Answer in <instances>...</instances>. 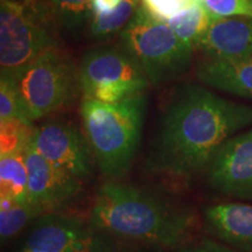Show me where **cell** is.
<instances>
[{"mask_svg":"<svg viewBox=\"0 0 252 252\" xmlns=\"http://www.w3.org/2000/svg\"><path fill=\"white\" fill-rule=\"evenodd\" d=\"M252 125V106L220 97L197 86L179 91L160 122L152 168L173 179L190 180L207 171L217 151Z\"/></svg>","mask_w":252,"mask_h":252,"instance_id":"6da1fadb","label":"cell"},{"mask_svg":"<svg viewBox=\"0 0 252 252\" xmlns=\"http://www.w3.org/2000/svg\"><path fill=\"white\" fill-rule=\"evenodd\" d=\"M90 225L99 234L154 249L181 248L195 225L189 209L138 186L109 180L94 195Z\"/></svg>","mask_w":252,"mask_h":252,"instance_id":"7a4b0ae2","label":"cell"},{"mask_svg":"<svg viewBox=\"0 0 252 252\" xmlns=\"http://www.w3.org/2000/svg\"><path fill=\"white\" fill-rule=\"evenodd\" d=\"M146 94H135L117 103L82 97L80 115L99 171L117 180L131 169L143 134Z\"/></svg>","mask_w":252,"mask_h":252,"instance_id":"3957f363","label":"cell"},{"mask_svg":"<svg viewBox=\"0 0 252 252\" xmlns=\"http://www.w3.org/2000/svg\"><path fill=\"white\" fill-rule=\"evenodd\" d=\"M11 80L33 123L69 108L82 94L80 68L59 45L45 50Z\"/></svg>","mask_w":252,"mask_h":252,"instance_id":"277c9868","label":"cell"},{"mask_svg":"<svg viewBox=\"0 0 252 252\" xmlns=\"http://www.w3.org/2000/svg\"><path fill=\"white\" fill-rule=\"evenodd\" d=\"M50 7L0 0V69L14 78L50 47L59 45Z\"/></svg>","mask_w":252,"mask_h":252,"instance_id":"5b68a950","label":"cell"},{"mask_svg":"<svg viewBox=\"0 0 252 252\" xmlns=\"http://www.w3.org/2000/svg\"><path fill=\"white\" fill-rule=\"evenodd\" d=\"M121 39L122 46L154 86L180 76L193 59L194 49L186 45L167 23L152 18L141 6L121 33Z\"/></svg>","mask_w":252,"mask_h":252,"instance_id":"8992f818","label":"cell"},{"mask_svg":"<svg viewBox=\"0 0 252 252\" xmlns=\"http://www.w3.org/2000/svg\"><path fill=\"white\" fill-rule=\"evenodd\" d=\"M78 68L82 97L102 103L121 102L150 86L143 69L122 45L89 50Z\"/></svg>","mask_w":252,"mask_h":252,"instance_id":"52a82bcc","label":"cell"},{"mask_svg":"<svg viewBox=\"0 0 252 252\" xmlns=\"http://www.w3.org/2000/svg\"><path fill=\"white\" fill-rule=\"evenodd\" d=\"M31 144L48 161L82 181L94 174L96 165L84 131L67 119H54L34 127Z\"/></svg>","mask_w":252,"mask_h":252,"instance_id":"ba28073f","label":"cell"},{"mask_svg":"<svg viewBox=\"0 0 252 252\" xmlns=\"http://www.w3.org/2000/svg\"><path fill=\"white\" fill-rule=\"evenodd\" d=\"M24 250L34 252H108L104 235L80 219L47 213L32 223Z\"/></svg>","mask_w":252,"mask_h":252,"instance_id":"9c48e42d","label":"cell"},{"mask_svg":"<svg viewBox=\"0 0 252 252\" xmlns=\"http://www.w3.org/2000/svg\"><path fill=\"white\" fill-rule=\"evenodd\" d=\"M206 174L215 190L252 201V128L225 141L214 156Z\"/></svg>","mask_w":252,"mask_h":252,"instance_id":"30bf717a","label":"cell"},{"mask_svg":"<svg viewBox=\"0 0 252 252\" xmlns=\"http://www.w3.org/2000/svg\"><path fill=\"white\" fill-rule=\"evenodd\" d=\"M28 171V202L47 213L59 212L76 198L83 181L43 158L33 145L26 147Z\"/></svg>","mask_w":252,"mask_h":252,"instance_id":"8fae6325","label":"cell"},{"mask_svg":"<svg viewBox=\"0 0 252 252\" xmlns=\"http://www.w3.org/2000/svg\"><path fill=\"white\" fill-rule=\"evenodd\" d=\"M196 49L212 60L251 58L252 18H213Z\"/></svg>","mask_w":252,"mask_h":252,"instance_id":"7c38bea8","label":"cell"},{"mask_svg":"<svg viewBox=\"0 0 252 252\" xmlns=\"http://www.w3.org/2000/svg\"><path fill=\"white\" fill-rule=\"evenodd\" d=\"M208 229L230 247L252 252V206L245 203H220L204 212Z\"/></svg>","mask_w":252,"mask_h":252,"instance_id":"4fadbf2b","label":"cell"},{"mask_svg":"<svg viewBox=\"0 0 252 252\" xmlns=\"http://www.w3.org/2000/svg\"><path fill=\"white\" fill-rule=\"evenodd\" d=\"M196 76L214 89L252 99V56L241 60L206 59L197 64Z\"/></svg>","mask_w":252,"mask_h":252,"instance_id":"5bb4252c","label":"cell"},{"mask_svg":"<svg viewBox=\"0 0 252 252\" xmlns=\"http://www.w3.org/2000/svg\"><path fill=\"white\" fill-rule=\"evenodd\" d=\"M26 147L1 150L0 198L9 200L14 203L28 202Z\"/></svg>","mask_w":252,"mask_h":252,"instance_id":"9a60e30c","label":"cell"},{"mask_svg":"<svg viewBox=\"0 0 252 252\" xmlns=\"http://www.w3.org/2000/svg\"><path fill=\"white\" fill-rule=\"evenodd\" d=\"M212 19L202 5L196 4L167 21V25L186 45L195 50Z\"/></svg>","mask_w":252,"mask_h":252,"instance_id":"2e32d148","label":"cell"},{"mask_svg":"<svg viewBox=\"0 0 252 252\" xmlns=\"http://www.w3.org/2000/svg\"><path fill=\"white\" fill-rule=\"evenodd\" d=\"M140 7V0H123L112 12L105 14L93 15L90 23L91 34L98 40L112 37L125 30L134 18L138 8Z\"/></svg>","mask_w":252,"mask_h":252,"instance_id":"e0dca14e","label":"cell"},{"mask_svg":"<svg viewBox=\"0 0 252 252\" xmlns=\"http://www.w3.org/2000/svg\"><path fill=\"white\" fill-rule=\"evenodd\" d=\"M47 212L30 202L12 203L0 208V238L2 243L17 236L25 226L33 223Z\"/></svg>","mask_w":252,"mask_h":252,"instance_id":"ac0fdd59","label":"cell"},{"mask_svg":"<svg viewBox=\"0 0 252 252\" xmlns=\"http://www.w3.org/2000/svg\"><path fill=\"white\" fill-rule=\"evenodd\" d=\"M56 26L72 31L88 21L91 11V0H48Z\"/></svg>","mask_w":252,"mask_h":252,"instance_id":"d6986e66","label":"cell"},{"mask_svg":"<svg viewBox=\"0 0 252 252\" xmlns=\"http://www.w3.org/2000/svg\"><path fill=\"white\" fill-rule=\"evenodd\" d=\"M11 122L33 125L14 82L8 77L0 76V124Z\"/></svg>","mask_w":252,"mask_h":252,"instance_id":"ffe728a7","label":"cell"},{"mask_svg":"<svg viewBox=\"0 0 252 252\" xmlns=\"http://www.w3.org/2000/svg\"><path fill=\"white\" fill-rule=\"evenodd\" d=\"M196 4L200 0H140L141 8L147 14L163 23Z\"/></svg>","mask_w":252,"mask_h":252,"instance_id":"44dd1931","label":"cell"},{"mask_svg":"<svg viewBox=\"0 0 252 252\" xmlns=\"http://www.w3.org/2000/svg\"><path fill=\"white\" fill-rule=\"evenodd\" d=\"M200 4L212 18H252L251 0H200Z\"/></svg>","mask_w":252,"mask_h":252,"instance_id":"7402d4cb","label":"cell"},{"mask_svg":"<svg viewBox=\"0 0 252 252\" xmlns=\"http://www.w3.org/2000/svg\"><path fill=\"white\" fill-rule=\"evenodd\" d=\"M173 252H237L234 249L226 247V245L220 244L217 242L210 241V239H203L195 244L184 245V247L176 249Z\"/></svg>","mask_w":252,"mask_h":252,"instance_id":"603a6c76","label":"cell"},{"mask_svg":"<svg viewBox=\"0 0 252 252\" xmlns=\"http://www.w3.org/2000/svg\"><path fill=\"white\" fill-rule=\"evenodd\" d=\"M123 0H91L93 15L110 13L121 4Z\"/></svg>","mask_w":252,"mask_h":252,"instance_id":"cb8c5ba5","label":"cell"},{"mask_svg":"<svg viewBox=\"0 0 252 252\" xmlns=\"http://www.w3.org/2000/svg\"><path fill=\"white\" fill-rule=\"evenodd\" d=\"M23 1L33 6H39V7H49L48 0H23Z\"/></svg>","mask_w":252,"mask_h":252,"instance_id":"d4e9b609","label":"cell"},{"mask_svg":"<svg viewBox=\"0 0 252 252\" xmlns=\"http://www.w3.org/2000/svg\"><path fill=\"white\" fill-rule=\"evenodd\" d=\"M18 252H34V251H28V250H24V249H21V250H19Z\"/></svg>","mask_w":252,"mask_h":252,"instance_id":"484cf974","label":"cell"},{"mask_svg":"<svg viewBox=\"0 0 252 252\" xmlns=\"http://www.w3.org/2000/svg\"><path fill=\"white\" fill-rule=\"evenodd\" d=\"M251 2H252V0H251Z\"/></svg>","mask_w":252,"mask_h":252,"instance_id":"4316f807","label":"cell"}]
</instances>
